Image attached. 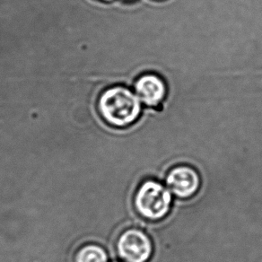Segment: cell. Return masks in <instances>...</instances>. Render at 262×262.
<instances>
[{
    "label": "cell",
    "instance_id": "obj_4",
    "mask_svg": "<svg viewBox=\"0 0 262 262\" xmlns=\"http://www.w3.org/2000/svg\"><path fill=\"white\" fill-rule=\"evenodd\" d=\"M168 187L176 196L187 199L193 196L200 188V177L196 171L188 166L172 169L166 179Z\"/></svg>",
    "mask_w": 262,
    "mask_h": 262
},
{
    "label": "cell",
    "instance_id": "obj_5",
    "mask_svg": "<svg viewBox=\"0 0 262 262\" xmlns=\"http://www.w3.org/2000/svg\"><path fill=\"white\" fill-rule=\"evenodd\" d=\"M136 95L139 100L149 107H157L166 95L164 80L155 74H146L139 77L135 84Z\"/></svg>",
    "mask_w": 262,
    "mask_h": 262
},
{
    "label": "cell",
    "instance_id": "obj_3",
    "mask_svg": "<svg viewBox=\"0 0 262 262\" xmlns=\"http://www.w3.org/2000/svg\"><path fill=\"white\" fill-rule=\"evenodd\" d=\"M120 258L127 262H146L153 252L149 237L139 229H128L120 235L117 243Z\"/></svg>",
    "mask_w": 262,
    "mask_h": 262
},
{
    "label": "cell",
    "instance_id": "obj_7",
    "mask_svg": "<svg viewBox=\"0 0 262 262\" xmlns=\"http://www.w3.org/2000/svg\"><path fill=\"white\" fill-rule=\"evenodd\" d=\"M101 1H106V2H110V1H113V0H101Z\"/></svg>",
    "mask_w": 262,
    "mask_h": 262
},
{
    "label": "cell",
    "instance_id": "obj_2",
    "mask_svg": "<svg viewBox=\"0 0 262 262\" xmlns=\"http://www.w3.org/2000/svg\"><path fill=\"white\" fill-rule=\"evenodd\" d=\"M171 196L170 190L155 181H146L139 187L135 205L139 214L149 219L159 220L170 210Z\"/></svg>",
    "mask_w": 262,
    "mask_h": 262
},
{
    "label": "cell",
    "instance_id": "obj_6",
    "mask_svg": "<svg viewBox=\"0 0 262 262\" xmlns=\"http://www.w3.org/2000/svg\"><path fill=\"white\" fill-rule=\"evenodd\" d=\"M108 256L103 248L97 244L84 245L77 251L75 262H107Z\"/></svg>",
    "mask_w": 262,
    "mask_h": 262
},
{
    "label": "cell",
    "instance_id": "obj_1",
    "mask_svg": "<svg viewBox=\"0 0 262 262\" xmlns=\"http://www.w3.org/2000/svg\"><path fill=\"white\" fill-rule=\"evenodd\" d=\"M98 108L103 120L117 127L134 123L141 113L138 95L123 86H113L103 92L99 99Z\"/></svg>",
    "mask_w": 262,
    "mask_h": 262
}]
</instances>
